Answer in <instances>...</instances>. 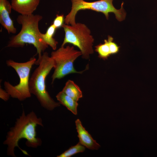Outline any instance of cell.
<instances>
[{"mask_svg": "<svg viewBox=\"0 0 157 157\" xmlns=\"http://www.w3.org/2000/svg\"><path fill=\"white\" fill-rule=\"evenodd\" d=\"M38 125L43 126L42 121L32 111L26 114L23 110L22 113L17 118L13 127L7 132L3 144L7 146V154L9 156L16 157L14 152L16 147H18L24 154L29 155L25 150L21 149L18 145L22 139L26 140V145L29 147L36 148L42 143L41 139L36 136V129Z\"/></svg>", "mask_w": 157, "mask_h": 157, "instance_id": "cell-1", "label": "cell"}, {"mask_svg": "<svg viewBox=\"0 0 157 157\" xmlns=\"http://www.w3.org/2000/svg\"><path fill=\"white\" fill-rule=\"evenodd\" d=\"M42 19V17L38 14L19 15L17 21L21 25V30L18 34L11 38L7 47H23L26 44H32L36 49L38 55L36 60H38L42 53L48 47L42 39L39 28V22Z\"/></svg>", "mask_w": 157, "mask_h": 157, "instance_id": "cell-2", "label": "cell"}, {"mask_svg": "<svg viewBox=\"0 0 157 157\" xmlns=\"http://www.w3.org/2000/svg\"><path fill=\"white\" fill-rule=\"evenodd\" d=\"M35 64L38 65L34 70L29 81V89L31 94L37 98L41 106L49 110H52L60 106L55 101L46 90V79L55 64L53 59L46 52L43 53L40 59Z\"/></svg>", "mask_w": 157, "mask_h": 157, "instance_id": "cell-3", "label": "cell"}, {"mask_svg": "<svg viewBox=\"0 0 157 157\" xmlns=\"http://www.w3.org/2000/svg\"><path fill=\"white\" fill-rule=\"evenodd\" d=\"M113 0H100L92 2H87L84 0H71L72 3L70 12L65 18L64 22L67 24L74 25L76 23V16L80 10H90L103 13L106 19H108L109 13L114 14L115 18L120 22L126 17V13L123 8V2L120 9H116L113 4Z\"/></svg>", "mask_w": 157, "mask_h": 157, "instance_id": "cell-4", "label": "cell"}, {"mask_svg": "<svg viewBox=\"0 0 157 157\" xmlns=\"http://www.w3.org/2000/svg\"><path fill=\"white\" fill-rule=\"evenodd\" d=\"M62 27L65 33L61 46L67 43L78 47L81 52L82 58L88 59L94 53L93 48L94 39L90 29L84 24L76 23L71 25L64 24Z\"/></svg>", "mask_w": 157, "mask_h": 157, "instance_id": "cell-5", "label": "cell"}, {"mask_svg": "<svg viewBox=\"0 0 157 157\" xmlns=\"http://www.w3.org/2000/svg\"><path fill=\"white\" fill-rule=\"evenodd\" d=\"M36 61L34 57L24 63H18L10 59L6 61L7 65L13 68L19 78V83L15 86L9 82L5 81L4 85L5 90L13 98L22 101L31 96L29 86L30 71L32 66Z\"/></svg>", "mask_w": 157, "mask_h": 157, "instance_id": "cell-6", "label": "cell"}, {"mask_svg": "<svg viewBox=\"0 0 157 157\" xmlns=\"http://www.w3.org/2000/svg\"><path fill=\"white\" fill-rule=\"evenodd\" d=\"M82 55L80 51L75 50L73 46H67L61 47L51 53V57L53 60L55 66L54 72L52 76V83L56 79H61L72 73L82 74L85 69L77 71L74 68V63L80 56Z\"/></svg>", "mask_w": 157, "mask_h": 157, "instance_id": "cell-7", "label": "cell"}, {"mask_svg": "<svg viewBox=\"0 0 157 157\" xmlns=\"http://www.w3.org/2000/svg\"><path fill=\"white\" fill-rule=\"evenodd\" d=\"M12 9L11 3L8 0H0V23L9 33H15L16 28L10 16Z\"/></svg>", "mask_w": 157, "mask_h": 157, "instance_id": "cell-8", "label": "cell"}, {"mask_svg": "<svg viewBox=\"0 0 157 157\" xmlns=\"http://www.w3.org/2000/svg\"><path fill=\"white\" fill-rule=\"evenodd\" d=\"M75 123L80 144L90 149H98L100 147V145L93 139L90 134L83 126L80 119H77Z\"/></svg>", "mask_w": 157, "mask_h": 157, "instance_id": "cell-9", "label": "cell"}, {"mask_svg": "<svg viewBox=\"0 0 157 157\" xmlns=\"http://www.w3.org/2000/svg\"><path fill=\"white\" fill-rule=\"evenodd\" d=\"M40 0H11L12 8L20 15L33 14L38 6Z\"/></svg>", "mask_w": 157, "mask_h": 157, "instance_id": "cell-10", "label": "cell"}, {"mask_svg": "<svg viewBox=\"0 0 157 157\" xmlns=\"http://www.w3.org/2000/svg\"><path fill=\"white\" fill-rule=\"evenodd\" d=\"M56 97L60 104L65 106L74 114L77 115V107L78 105L77 101L67 95L62 91L57 94Z\"/></svg>", "mask_w": 157, "mask_h": 157, "instance_id": "cell-11", "label": "cell"}, {"mask_svg": "<svg viewBox=\"0 0 157 157\" xmlns=\"http://www.w3.org/2000/svg\"><path fill=\"white\" fill-rule=\"evenodd\" d=\"M62 91L77 101L83 97L82 92L79 86L70 80L66 82Z\"/></svg>", "mask_w": 157, "mask_h": 157, "instance_id": "cell-12", "label": "cell"}, {"mask_svg": "<svg viewBox=\"0 0 157 157\" xmlns=\"http://www.w3.org/2000/svg\"><path fill=\"white\" fill-rule=\"evenodd\" d=\"M56 29L52 24L49 27L45 33H41V34L44 41L54 50H56L58 44V42L53 38Z\"/></svg>", "mask_w": 157, "mask_h": 157, "instance_id": "cell-13", "label": "cell"}, {"mask_svg": "<svg viewBox=\"0 0 157 157\" xmlns=\"http://www.w3.org/2000/svg\"><path fill=\"white\" fill-rule=\"evenodd\" d=\"M95 51L98 54L100 58L105 60L111 55L110 47L107 40H105L104 42L100 44L95 46Z\"/></svg>", "mask_w": 157, "mask_h": 157, "instance_id": "cell-14", "label": "cell"}, {"mask_svg": "<svg viewBox=\"0 0 157 157\" xmlns=\"http://www.w3.org/2000/svg\"><path fill=\"white\" fill-rule=\"evenodd\" d=\"M85 147L79 142L76 145L71 147L57 157H70L78 153L84 152L85 150Z\"/></svg>", "mask_w": 157, "mask_h": 157, "instance_id": "cell-15", "label": "cell"}, {"mask_svg": "<svg viewBox=\"0 0 157 157\" xmlns=\"http://www.w3.org/2000/svg\"><path fill=\"white\" fill-rule=\"evenodd\" d=\"M110 47L111 55L115 54L119 52L120 47L113 41V38L111 36L108 35L107 39Z\"/></svg>", "mask_w": 157, "mask_h": 157, "instance_id": "cell-16", "label": "cell"}, {"mask_svg": "<svg viewBox=\"0 0 157 157\" xmlns=\"http://www.w3.org/2000/svg\"><path fill=\"white\" fill-rule=\"evenodd\" d=\"M65 18L63 15H57L56 17L54 19L52 24L56 28L62 27L64 24Z\"/></svg>", "mask_w": 157, "mask_h": 157, "instance_id": "cell-17", "label": "cell"}, {"mask_svg": "<svg viewBox=\"0 0 157 157\" xmlns=\"http://www.w3.org/2000/svg\"><path fill=\"white\" fill-rule=\"evenodd\" d=\"M10 96L9 93L5 90L3 89L0 86V98L5 101H8Z\"/></svg>", "mask_w": 157, "mask_h": 157, "instance_id": "cell-18", "label": "cell"}]
</instances>
